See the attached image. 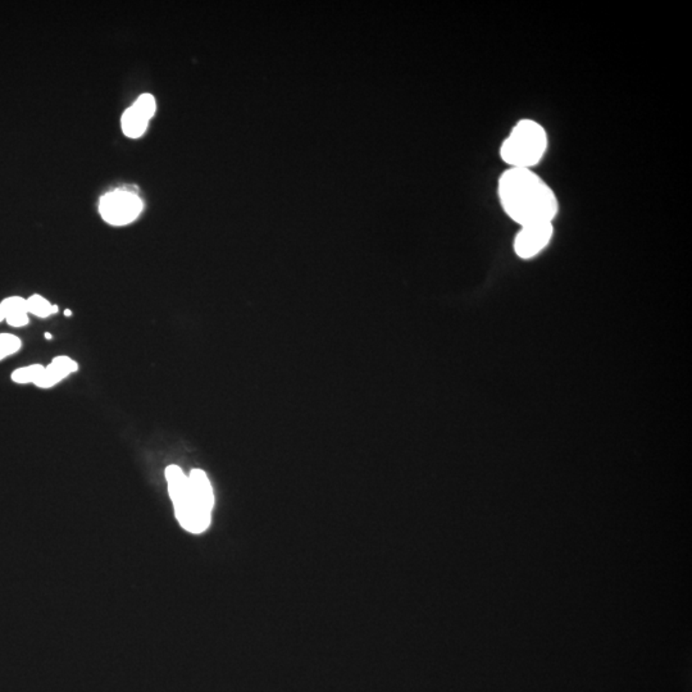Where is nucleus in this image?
<instances>
[{
	"label": "nucleus",
	"instance_id": "1",
	"mask_svg": "<svg viewBox=\"0 0 692 692\" xmlns=\"http://www.w3.org/2000/svg\"><path fill=\"white\" fill-rule=\"evenodd\" d=\"M501 207L521 226L554 221L558 215L557 196L532 170L509 168L499 180Z\"/></svg>",
	"mask_w": 692,
	"mask_h": 692
},
{
	"label": "nucleus",
	"instance_id": "2",
	"mask_svg": "<svg viewBox=\"0 0 692 692\" xmlns=\"http://www.w3.org/2000/svg\"><path fill=\"white\" fill-rule=\"evenodd\" d=\"M165 479L176 518L186 531L204 532L212 520L215 495L207 473L193 470L186 476L177 465L165 468Z\"/></svg>",
	"mask_w": 692,
	"mask_h": 692
},
{
	"label": "nucleus",
	"instance_id": "3",
	"mask_svg": "<svg viewBox=\"0 0 692 692\" xmlns=\"http://www.w3.org/2000/svg\"><path fill=\"white\" fill-rule=\"evenodd\" d=\"M546 148L548 135L543 126L531 120H522L504 140L500 156L510 168L531 170L540 163Z\"/></svg>",
	"mask_w": 692,
	"mask_h": 692
},
{
	"label": "nucleus",
	"instance_id": "4",
	"mask_svg": "<svg viewBox=\"0 0 692 692\" xmlns=\"http://www.w3.org/2000/svg\"><path fill=\"white\" fill-rule=\"evenodd\" d=\"M141 210V200L135 193L129 190H115L100 199V215L112 226L129 225L135 221Z\"/></svg>",
	"mask_w": 692,
	"mask_h": 692
},
{
	"label": "nucleus",
	"instance_id": "5",
	"mask_svg": "<svg viewBox=\"0 0 692 692\" xmlns=\"http://www.w3.org/2000/svg\"><path fill=\"white\" fill-rule=\"evenodd\" d=\"M553 223L541 222L521 226L514 240L515 254L522 259H531L541 253L553 237Z\"/></svg>",
	"mask_w": 692,
	"mask_h": 692
},
{
	"label": "nucleus",
	"instance_id": "6",
	"mask_svg": "<svg viewBox=\"0 0 692 692\" xmlns=\"http://www.w3.org/2000/svg\"><path fill=\"white\" fill-rule=\"evenodd\" d=\"M79 371V363L67 357V356H58L53 358V360L48 365H45L42 376L37 379L34 385L39 389H51L67 379L70 375Z\"/></svg>",
	"mask_w": 692,
	"mask_h": 692
},
{
	"label": "nucleus",
	"instance_id": "7",
	"mask_svg": "<svg viewBox=\"0 0 692 692\" xmlns=\"http://www.w3.org/2000/svg\"><path fill=\"white\" fill-rule=\"evenodd\" d=\"M148 122L149 120L145 118L139 111H136L135 108H129L122 115V131L127 137L137 139L146 131Z\"/></svg>",
	"mask_w": 692,
	"mask_h": 692
},
{
	"label": "nucleus",
	"instance_id": "8",
	"mask_svg": "<svg viewBox=\"0 0 692 692\" xmlns=\"http://www.w3.org/2000/svg\"><path fill=\"white\" fill-rule=\"evenodd\" d=\"M27 312L34 314L37 318H48L53 314L58 313V307L51 304L49 300L45 299L39 294H34L27 298Z\"/></svg>",
	"mask_w": 692,
	"mask_h": 692
},
{
	"label": "nucleus",
	"instance_id": "9",
	"mask_svg": "<svg viewBox=\"0 0 692 692\" xmlns=\"http://www.w3.org/2000/svg\"><path fill=\"white\" fill-rule=\"evenodd\" d=\"M45 365L43 364H31L26 367H20L11 375V379L18 384V385H27V384H35L37 379L42 376Z\"/></svg>",
	"mask_w": 692,
	"mask_h": 692
},
{
	"label": "nucleus",
	"instance_id": "10",
	"mask_svg": "<svg viewBox=\"0 0 692 692\" xmlns=\"http://www.w3.org/2000/svg\"><path fill=\"white\" fill-rule=\"evenodd\" d=\"M0 309L7 315L11 314L29 313L27 312V300L22 296H8L0 301Z\"/></svg>",
	"mask_w": 692,
	"mask_h": 692
},
{
	"label": "nucleus",
	"instance_id": "11",
	"mask_svg": "<svg viewBox=\"0 0 692 692\" xmlns=\"http://www.w3.org/2000/svg\"><path fill=\"white\" fill-rule=\"evenodd\" d=\"M132 107L135 108L136 111H139L145 118L150 120L154 115V113H156L157 103H156V99H154L153 95L143 94V95H140L137 98L135 104Z\"/></svg>",
	"mask_w": 692,
	"mask_h": 692
},
{
	"label": "nucleus",
	"instance_id": "12",
	"mask_svg": "<svg viewBox=\"0 0 692 692\" xmlns=\"http://www.w3.org/2000/svg\"><path fill=\"white\" fill-rule=\"evenodd\" d=\"M21 348L22 341L20 337L12 334H0V350L3 351L6 358L18 353Z\"/></svg>",
	"mask_w": 692,
	"mask_h": 692
},
{
	"label": "nucleus",
	"instance_id": "13",
	"mask_svg": "<svg viewBox=\"0 0 692 692\" xmlns=\"http://www.w3.org/2000/svg\"><path fill=\"white\" fill-rule=\"evenodd\" d=\"M6 322L9 326L15 327V329L25 327L29 325V313L11 314V315L6 317Z\"/></svg>",
	"mask_w": 692,
	"mask_h": 692
},
{
	"label": "nucleus",
	"instance_id": "14",
	"mask_svg": "<svg viewBox=\"0 0 692 692\" xmlns=\"http://www.w3.org/2000/svg\"><path fill=\"white\" fill-rule=\"evenodd\" d=\"M4 321H6V314L3 313V310L0 309V323Z\"/></svg>",
	"mask_w": 692,
	"mask_h": 692
},
{
	"label": "nucleus",
	"instance_id": "15",
	"mask_svg": "<svg viewBox=\"0 0 692 692\" xmlns=\"http://www.w3.org/2000/svg\"><path fill=\"white\" fill-rule=\"evenodd\" d=\"M65 317H70V315H72L71 310H70V309H65Z\"/></svg>",
	"mask_w": 692,
	"mask_h": 692
},
{
	"label": "nucleus",
	"instance_id": "16",
	"mask_svg": "<svg viewBox=\"0 0 692 692\" xmlns=\"http://www.w3.org/2000/svg\"><path fill=\"white\" fill-rule=\"evenodd\" d=\"M4 358H6V356H4V354H3V351L0 350V362H1Z\"/></svg>",
	"mask_w": 692,
	"mask_h": 692
},
{
	"label": "nucleus",
	"instance_id": "17",
	"mask_svg": "<svg viewBox=\"0 0 692 692\" xmlns=\"http://www.w3.org/2000/svg\"><path fill=\"white\" fill-rule=\"evenodd\" d=\"M45 339L50 340V339H51V335H50V334H45Z\"/></svg>",
	"mask_w": 692,
	"mask_h": 692
}]
</instances>
